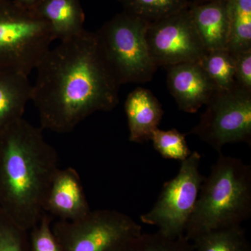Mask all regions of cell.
<instances>
[{
  "label": "cell",
  "mask_w": 251,
  "mask_h": 251,
  "mask_svg": "<svg viewBox=\"0 0 251 251\" xmlns=\"http://www.w3.org/2000/svg\"><path fill=\"white\" fill-rule=\"evenodd\" d=\"M31 9L49 24L54 40L70 39L85 29L80 0H42Z\"/></svg>",
  "instance_id": "cell-14"
},
{
  "label": "cell",
  "mask_w": 251,
  "mask_h": 251,
  "mask_svg": "<svg viewBox=\"0 0 251 251\" xmlns=\"http://www.w3.org/2000/svg\"><path fill=\"white\" fill-rule=\"evenodd\" d=\"M31 100L41 129L72 131L97 112L113 110L120 85L104 57L96 32L84 29L50 49L36 67Z\"/></svg>",
  "instance_id": "cell-1"
},
{
  "label": "cell",
  "mask_w": 251,
  "mask_h": 251,
  "mask_svg": "<svg viewBox=\"0 0 251 251\" xmlns=\"http://www.w3.org/2000/svg\"><path fill=\"white\" fill-rule=\"evenodd\" d=\"M149 22L122 11L96 31L104 57L120 85L146 83L158 67L146 40Z\"/></svg>",
  "instance_id": "cell-4"
},
{
  "label": "cell",
  "mask_w": 251,
  "mask_h": 251,
  "mask_svg": "<svg viewBox=\"0 0 251 251\" xmlns=\"http://www.w3.org/2000/svg\"><path fill=\"white\" fill-rule=\"evenodd\" d=\"M217 1H227V0H191V4H202V3Z\"/></svg>",
  "instance_id": "cell-26"
},
{
  "label": "cell",
  "mask_w": 251,
  "mask_h": 251,
  "mask_svg": "<svg viewBox=\"0 0 251 251\" xmlns=\"http://www.w3.org/2000/svg\"><path fill=\"white\" fill-rule=\"evenodd\" d=\"M227 1L191 4L193 22L207 52L227 49L229 37Z\"/></svg>",
  "instance_id": "cell-13"
},
{
  "label": "cell",
  "mask_w": 251,
  "mask_h": 251,
  "mask_svg": "<svg viewBox=\"0 0 251 251\" xmlns=\"http://www.w3.org/2000/svg\"><path fill=\"white\" fill-rule=\"evenodd\" d=\"M54 41L49 24L34 9L0 0V69L29 76Z\"/></svg>",
  "instance_id": "cell-5"
},
{
  "label": "cell",
  "mask_w": 251,
  "mask_h": 251,
  "mask_svg": "<svg viewBox=\"0 0 251 251\" xmlns=\"http://www.w3.org/2000/svg\"><path fill=\"white\" fill-rule=\"evenodd\" d=\"M31 93L28 75L0 69V130L23 117L26 105L31 100Z\"/></svg>",
  "instance_id": "cell-15"
},
{
  "label": "cell",
  "mask_w": 251,
  "mask_h": 251,
  "mask_svg": "<svg viewBox=\"0 0 251 251\" xmlns=\"http://www.w3.org/2000/svg\"><path fill=\"white\" fill-rule=\"evenodd\" d=\"M192 244L193 251H251L245 229L241 226L211 231Z\"/></svg>",
  "instance_id": "cell-17"
},
{
  "label": "cell",
  "mask_w": 251,
  "mask_h": 251,
  "mask_svg": "<svg viewBox=\"0 0 251 251\" xmlns=\"http://www.w3.org/2000/svg\"><path fill=\"white\" fill-rule=\"evenodd\" d=\"M234 55L236 82L251 92V49Z\"/></svg>",
  "instance_id": "cell-24"
},
{
  "label": "cell",
  "mask_w": 251,
  "mask_h": 251,
  "mask_svg": "<svg viewBox=\"0 0 251 251\" xmlns=\"http://www.w3.org/2000/svg\"><path fill=\"white\" fill-rule=\"evenodd\" d=\"M23 117L0 130V208L29 232L45 211L59 171L55 149Z\"/></svg>",
  "instance_id": "cell-2"
},
{
  "label": "cell",
  "mask_w": 251,
  "mask_h": 251,
  "mask_svg": "<svg viewBox=\"0 0 251 251\" xmlns=\"http://www.w3.org/2000/svg\"><path fill=\"white\" fill-rule=\"evenodd\" d=\"M186 134L173 128L168 130L156 129L153 132L151 141L153 148L166 159L186 160L192 151L186 140Z\"/></svg>",
  "instance_id": "cell-21"
},
{
  "label": "cell",
  "mask_w": 251,
  "mask_h": 251,
  "mask_svg": "<svg viewBox=\"0 0 251 251\" xmlns=\"http://www.w3.org/2000/svg\"><path fill=\"white\" fill-rule=\"evenodd\" d=\"M251 216V167L219 153L203 181L184 236L192 242L211 231L241 226Z\"/></svg>",
  "instance_id": "cell-3"
},
{
  "label": "cell",
  "mask_w": 251,
  "mask_h": 251,
  "mask_svg": "<svg viewBox=\"0 0 251 251\" xmlns=\"http://www.w3.org/2000/svg\"><path fill=\"white\" fill-rule=\"evenodd\" d=\"M0 251H31L28 231L0 208Z\"/></svg>",
  "instance_id": "cell-22"
},
{
  "label": "cell",
  "mask_w": 251,
  "mask_h": 251,
  "mask_svg": "<svg viewBox=\"0 0 251 251\" xmlns=\"http://www.w3.org/2000/svg\"><path fill=\"white\" fill-rule=\"evenodd\" d=\"M229 37L227 49L237 54L251 49V0H227Z\"/></svg>",
  "instance_id": "cell-16"
},
{
  "label": "cell",
  "mask_w": 251,
  "mask_h": 251,
  "mask_svg": "<svg viewBox=\"0 0 251 251\" xmlns=\"http://www.w3.org/2000/svg\"><path fill=\"white\" fill-rule=\"evenodd\" d=\"M146 40L158 67L198 62L207 52L193 22L190 6L168 17L149 23Z\"/></svg>",
  "instance_id": "cell-9"
},
{
  "label": "cell",
  "mask_w": 251,
  "mask_h": 251,
  "mask_svg": "<svg viewBox=\"0 0 251 251\" xmlns=\"http://www.w3.org/2000/svg\"><path fill=\"white\" fill-rule=\"evenodd\" d=\"M125 109L130 141L136 143L151 141L164 114L156 97L151 91L137 87L127 97Z\"/></svg>",
  "instance_id": "cell-12"
},
{
  "label": "cell",
  "mask_w": 251,
  "mask_h": 251,
  "mask_svg": "<svg viewBox=\"0 0 251 251\" xmlns=\"http://www.w3.org/2000/svg\"><path fill=\"white\" fill-rule=\"evenodd\" d=\"M123 11L149 23L168 17L191 5V0H118Z\"/></svg>",
  "instance_id": "cell-19"
},
{
  "label": "cell",
  "mask_w": 251,
  "mask_h": 251,
  "mask_svg": "<svg viewBox=\"0 0 251 251\" xmlns=\"http://www.w3.org/2000/svg\"><path fill=\"white\" fill-rule=\"evenodd\" d=\"M201 158L193 151L181 162L179 173L163 185L153 207L140 216L142 223L156 226L166 237L184 235L204 179L200 171Z\"/></svg>",
  "instance_id": "cell-7"
},
{
  "label": "cell",
  "mask_w": 251,
  "mask_h": 251,
  "mask_svg": "<svg viewBox=\"0 0 251 251\" xmlns=\"http://www.w3.org/2000/svg\"><path fill=\"white\" fill-rule=\"evenodd\" d=\"M124 251H193L192 242L184 235L171 238L161 232L140 234Z\"/></svg>",
  "instance_id": "cell-20"
},
{
  "label": "cell",
  "mask_w": 251,
  "mask_h": 251,
  "mask_svg": "<svg viewBox=\"0 0 251 251\" xmlns=\"http://www.w3.org/2000/svg\"><path fill=\"white\" fill-rule=\"evenodd\" d=\"M52 225V216L44 213L40 221L29 230L31 251H61Z\"/></svg>",
  "instance_id": "cell-23"
},
{
  "label": "cell",
  "mask_w": 251,
  "mask_h": 251,
  "mask_svg": "<svg viewBox=\"0 0 251 251\" xmlns=\"http://www.w3.org/2000/svg\"><path fill=\"white\" fill-rule=\"evenodd\" d=\"M19 4L28 8H32L42 0H16Z\"/></svg>",
  "instance_id": "cell-25"
},
{
  "label": "cell",
  "mask_w": 251,
  "mask_h": 251,
  "mask_svg": "<svg viewBox=\"0 0 251 251\" xmlns=\"http://www.w3.org/2000/svg\"><path fill=\"white\" fill-rule=\"evenodd\" d=\"M166 68L168 88L181 111L196 113L218 90L199 62L182 63Z\"/></svg>",
  "instance_id": "cell-10"
},
{
  "label": "cell",
  "mask_w": 251,
  "mask_h": 251,
  "mask_svg": "<svg viewBox=\"0 0 251 251\" xmlns=\"http://www.w3.org/2000/svg\"><path fill=\"white\" fill-rule=\"evenodd\" d=\"M80 175L72 167L57 171L46 198L45 211L61 221H74L90 212Z\"/></svg>",
  "instance_id": "cell-11"
},
{
  "label": "cell",
  "mask_w": 251,
  "mask_h": 251,
  "mask_svg": "<svg viewBox=\"0 0 251 251\" xmlns=\"http://www.w3.org/2000/svg\"><path fill=\"white\" fill-rule=\"evenodd\" d=\"M219 90H227L235 81V55L227 49L209 51L199 61Z\"/></svg>",
  "instance_id": "cell-18"
},
{
  "label": "cell",
  "mask_w": 251,
  "mask_h": 251,
  "mask_svg": "<svg viewBox=\"0 0 251 251\" xmlns=\"http://www.w3.org/2000/svg\"><path fill=\"white\" fill-rule=\"evenodd\" d=\"M61 251H124L143 232L140 225L121 211H91L82 219L52 225Z\"/></svg>",
  "instance_id": "cell-6"
},
{
  "label": "cell",
  "mask_w": 251,
  "mask_h": 251,
  "mask_svg": "<svg viewBox=\"0 0 251 251\" xmlns=\"http://www.w3.org/2000/svg\"><path fill=\"white\" fill-rule=\"evenodd\" d=\"M221 153L225 145L251 143V92L236 84L216 91L190 131Z\"/></svg>",
  "instance_id": "cell-8"
}]
</instances>
